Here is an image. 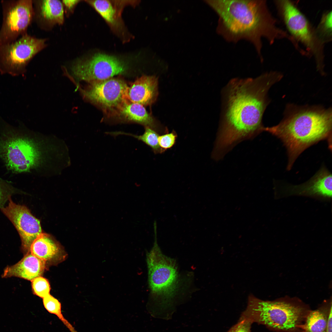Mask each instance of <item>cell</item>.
Instances as JSON below:
<instances>
[{"label":"cell","mask_w":332,"mask_h":332,"mask_svg":"<svg viewBox=\"0 0 332 332\" xmlns=\"http://www.w3.org/2000/svg\"><path fill=\"white\" fill-rule=\"evenodd\" d=\"M283 75L270 71L255 78H235L223 90L221 123L214 152L221 155L234 144L262 131L264 112L270 102L268 92Z\"/></svg>","instance_id":"1"},{"label":"cell","mask_w":332,"mask_h":332,"mask_svg":"<svg viewBox=\"0 0 332 332\" xmlns=\"http://www.w3.org/2000/svg\"><path fill=\"white\" fill-rule=\"evenodd\" d=\"M206 2L218 17L216 32L227 42L241 40L250 42L261 61L263 60L262 39L270 45L278 40L287 39L292 45L295 42L278 26L265 0H211Z\"/></svg>","instance_id":"2"},{"label":"cell","mask_w":332,"mask_h":332,"mask_svg":"<svg viewBox=\"0 0 332 332\" xmlns=\"http://www.w3.org/2000/svg\"><path fill=\"white\" fill-rule=\"evenodd\" d=\"M332 128L331 108L288 104L280 122L265 127L264 131L277 137L283 143L288 157L287 169L290 170L298 156L311 145L326 140L330 148Z\"/></svg>","instance_id":"3"},{"label":"cell","mask_w":332,"mask_h":332,"mask_svg":"<svg viewBox=\"0 0 332 332\" xmlns=\"http://www.w3.org/2000/svg\"><path fill=\"white\" fill-rule=\"evenodd\" d=\"M274 3L287 32L299 45L302 44L305 48L308 57L314 58L317 71L324 75L325 44L316 28L293 1L275 0Z\"/></svg>","instance_id":"4"},{"label":"cell","mask_w":332,"mask_h":332,"mask_svg":"<svg viewBox=\"0 0 332 332\" xmlns=\"http://www.w3.org/2000/svg\"><path fill=\"white\" fill-rule=\"evenodd\" d=\"M154 241L146 253L150 301L166 305L175 296L178 288L177 266L173 259L165 255L157 243L156 228H154Z\"/></svg>","instance_id":"5"},{"label":"cell","mask_w":332,"mask_h":332,"mask_svg":"<svg viewBox=\"0 0 332 332\" xmlns=\"http://www.w3.org/2000/svg\"><path fill=\"white\" fill-rule=\"evenodd\" d=\"M41 156L37 143L20 128L4 126L0 133V158L8 170L30 172L39 164Z\"/></svg>","instance_id":"6"},{"label":"cell","mask_w":332,"mask_h":332,"mask_svg":"<svg viewBox=\"0 0 332 332\" xmlns=\"http://www.w3.org/2000/svg\"><path fill=\"white\" fill-rule=\"evenodd\" d=\"M249 306L258 321L278 330L292 331L299 328L308 313L300 305L283 301H264L252 295L249 297Z\"/></svg>","instance_id":"7"},{"label":"cell","mask_w":332,"mask_h":332,"mask_svg":"<svg viewBox=\"0 0 332 332\" xmlns=\"http://www.w3.org/2000/svg\"><path fill=\"white\" fill-rule=\"evenodd\" d=\"M45 39L27 34L15 41L0 46V72L14 75L23 72L32 58L46 46Z\"/></svg>","instance_id":"8"},{"label":"cell","mask_w":332,"mask_h":332,"mask_svg":"<svg viewBox=\"0 0 332 332\" xmlns=\"http://www.w3.org/2000/svg\"><path fill=\"white\" fill-rule=\"evenodd\" d=\"M2 21L0 29V46L11 43L26 31L34 15L31 0L1 1Z\"/></svg>","instance_id":"9"},{"label":"cell","mask_w":332,"mask_h":332,"mask_svg":"<svg viewBox=\"0 0 332 332\" xmlns=\"http://www.w3.org/2000/svg\"><path fill=\"white\" fill-rule=\"evenodd\" d=\"M128 68L126 61L116 55L96 53L72 65V73L77 79L90 82L112 78L123 73Z\"/></svg>","instance_id":"10"},{"label":"cell","mask_w":332,"mask_h":332,"mask_svg":"<svg viewBox=\"0 0 332 332\" xmlns=\"http://www.w3.org/2000/svg\"><path fill=\"white\" fill-rule=\"evenodd\" d=\"M82 90L84 97L109 114H116L120 106L128 101V86L122 79L113 77L92 81Z\"/></svg>","instance_id":"11"},{"label":"cell","mask_w":332,"mask_h":332,"mask_svg":"<svg viewBox=\"0 0 332 332\" xmlns=\"http://www.w3.org/2000/svg\"><path fill=\"white\" fill-rule=\"evenodd\" d=\"M9 202L7 206L1 209L17 230L22 249L26 254L30 252L34 241L42 233L40 221L26 206L15 204L10 198Z\"/></svg>","instance_id":"12"},{"label":"cell","mask_w":332,"mask_h":332,"mask_svg":"<svg viewBox=\"0 0 332 332\" xmlns=\"http://www.w3.org/2000/svg\"><path fill=\"white\" fill-rule=\"evenodd\" d=\"M332 177L324 167L322 168L307 182L300 185L287 187L275 195L279 198L291 196H302L322 200L332 197Z\"/></svg>","instance_id":"13"},{"label":"cell","mask_w":332,"mask_h":332,"mask_svg":"<svg viewBox=\"0 0 332 332\" xmlns=\"http://www.w3.org/2000/svg\"><path fill=\"white\" fill-rule=\"evenodd\" d=\"M103 18L111 28L118 36L124 40L126 32L121 14L127 5H136L137 2L130 1L86 0Z\"/></svg>","instance_id":"14"},{"label":"cell","mask_w":332,"mask_h":332,"mask_svg":"<svg viewBox=\"0 0 332 332\" xmlns=\"http://www.w3.org/2000/svg\"><path fill=\"white\" fill-rule=\"evenodd\" d=\"M158 94V79L155 76L143 75L128 86L127 95L130 102L143 106L151 105Z\"/></svg>","instance_id":"15"},{"label":"cell","mask_w":332,"mask_h":332,"mask_svg":"<svg viewBox=\"0 0 332 332\" xmlns=\"http://www.w3.org/2000/svg\"><path fill=\"white\" fill-rule=\"evenodd\" d=\"M46 265L44 261L29 252L18 263L6 267L2 277H16L31 281L42 276Z\"/></svg>","instance_id":"16"},{"label":"cell","mask_w":332,"mask_h":332,"mask_svg":"<svg viewBox=\"0 0 332 332\" xmlns=\"http://www.w3.org/2000/svg\"><path fill=\"white\" fill-rule=\"evenodd\" d=\"M30 252L47 263L55 264L63 261L65 254L49 235L42 233L34 241Z\"/></svg>","instance_id":"17"},{"label":"cell","mask_w":332,"mask_h":332,"mask_svg":"<svg viewBox=\"0 0 332 332\" xmlns=\"http://www.w3.org/2000/svg\"><path fill=\"white\" fill-rule=\"evenodd\" d=\"M116 114L125 121L137 123L145 127H149L158 133H167L148 113L144 106L140 104L127 101L120 106Z\"/></svg>","instance_id":"18"},{"label":"cell","mask_w":332,"mask_h":332,"mask_svg":"<svg viewBox=\"0 0 332 332\" xmlns=\"http://www.w3.org/2000/svg\"><path fill=\"white\" fill-rule=\"evenodd\" d=\"M320 308L308 312L305 322L299 328L304 332H326L330 310Z\"/></svg>","instance_id":"19"},{"label":"cell","mask_w":332,"mask_h":332,"mask_svg":"<svg viewBox=\"0 0 332 332\" xmlns=\"http://www.w3.org/2000/svg\"><path fill=\"white\" fill-rule=\"evenodd\" d=\"M40 14L44 20L51 25H61L64 21V9L62 2L57 0L41 1Z\"/></svg>","instance_id":"20"},{"label":"cell","mask_w":332,"mask_h":332,"mask_svg":"<svg viewBox=\"0 0 332 332\" xmlns=\"http://www.w3.org/2000/svg\"><path fill=\"white\" fill-rule=\"evenodd\" d=\"M106 133L115 137L120 135H124L133 137L149 146L155 154L161 153L165 151L159 145L158 141V138L159 136V133L153 129L148 127H145L144 132L140 135L121 131L108 132H106Z\"/></svg>","instance_id":"21"},{"label":"cell","mask_w":332,"mask_h":332,"mask_svg":"<svg viewBox=\"0 0 332 332\" xmlns=\"http://www.w3.org/2000/svg\"><path fill=\"white\" fill-rule=\"evenodd\" d=\"M43 302L46 310L55 315L71 332H77L74 327L63 316L61 303L57 299L49 294L43 298Z\"/></svg>","instance_id":"22"},{"label":"cell","mask_w":332,"mask_h":332,"mask_svg":"<svg viewBox=\"0 0 332 332\" xmlns=\"http://www.w3.org/2000/svg\"><path fill=\"white\" fill-rule=\"evenodd\" d=\"M332 12L328 10L322 15L320 22L315 28L319 36L325 44L332 40Z\"/></svg>","instance_id":"23"},{"label":"cell","mask_w":332,"mask_h":332,"mask_svg":"<svg viewBox=\"0 0 332 332\" xmlns=\"http://www.w3.org/2000/svg\"><path fill=\"white\" fill-rule=\"evenodd\" d=\"M34 294L42 298L49 294L50 287L49 281L41 276L38 277L31 281Z\"/></svg>","instance_id":"24"},{"label":"cell","mask_w":332,"mask_h":332,"mask_svg":"<svg viewBox=\"0 0 332 332\" xmlns=\"http://www.w3.org/2000/svg\"><path fill=\"white\" fill-rule=\"evenodd\" d=\"M15 189L5 180L0 178V208H2L10 198Z\"/></svg>","instance_id":"25"},{"label":"cell","mask_w":332,"mask_h":332,"mask_svg":"<svg viewBox=\"0 0 332 332\" xmlns=\"http://www.w3.org/2000/svg\"><path fill=\"white\" fill-rule=\"evenodd\" d=\"M177 136L174 131L159 136L158 141L160 146L165 150L171 148L175 144Z\"/></svg>","instance_id":"26"},{"label":"cell","mask_w":332,"mask_h":332,"mask_svg":"<svg viewBox=\"0 0 332 332\" xmlns=\"http://www.w3.org/2000/svg\"><path fill=\"white\" fill-rule=\"evenodd\" d=\"M80 1V0H63L62 3L67 10L71 12Z\"/></svg>","instance_id":"27"},{"label":"cell","mask_w":332,"mask_h":332,"mask_svg":"<svg viewBox=\"0 0 332 332\" xmlns=\"http://www.w3.org/2000/svg\"><path fill=\"white\" fill-rule=\"evenodd\" d=\"M332 307H331L329 311L326 332H332Z\"/></svg>","instance_id":"28"},{"label":"cell","mask_w":332,"mask_h":332,"mask_svg":"<svg viewBox=\"0 0 332 332\" xmlns=\"http://www.w3.org/2000/svg\"><path fill=\"white\" fill-rule=\"evenodd\" d=\"M234 332H249L248 328L246 325L240 326Z\"/></svg>","instance_id":"29"}]
</instances>
